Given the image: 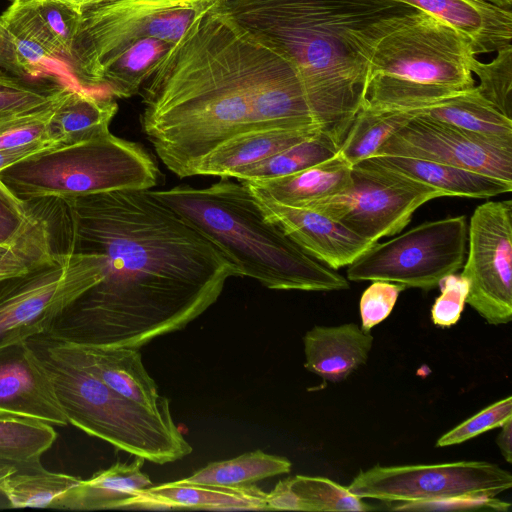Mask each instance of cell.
<instances>
[{"mask_svg": "<svg viewBox=\"0 0 512 512\" xmlns=\"http://www.w3.org/2000/svg\"><path fill=\"white\" fill-rule=\"evenodd\" d=\"M56 253H91L97 282L45 334L80 345L139 349L183 329L238 276L228 257L152 190L30 200Z\"/></svg>", "mask_w": 512, "mask_h": 512, "instance_id": "6da1fadb", "label": "cell"}, {"mask_svg": "<svg viewBox=\"0 0 512 512\" xmlns=\"http://www.w3.org/2000/svg\"><path fill=\"white\" fill-rule=\"evenodd\" d=\"M219 5L170 46L144 87L142 131L182 178L238 134L317 126L295 68Z\"/></svg>", "mask_w": 512, "mask_h": 512, "instance_id": "7a4b0ae2", "label": "cell"}, {"mask_svg": "<svg viewBox=\"0 0 512 512\" xmlns=\"http://www.w3.org/2000/svg\"><path fill=\"white\" fill-rule=\"evenodd\" d=\"M219 7L295 68L316 124L338 146L365 102L376 44L420 11L394 0H223Z\"/></svg>", "mask_w": 512, "mask_h": 512, "instance_id": "3957f363", "label": "cell"}, {"mask_svg": "<svg viewBox=\"0 0 512 512\" xmlns=\"http://www.w3.org/2000/svg\"><path fill=\"white\" fill-rule=\"evenodd\" d=\"M152 193L222 250L238 276L275 290L328 292L349 288L345 277L307 254L269 221L241 181L221 178L205 187L178 185Z\"/></svg>", "mask_w": 512, "mask_h": 512, "instance_id": "277c9868", "label": "cell"}, {"mask_svg": "<svg viewBox=\"0 0 512 512\" xmlns=\"http://www.w3.org/2000/svg\"><path fill=\"white\" fill-rule=\"evenodd\" d=\"M474 58L465 36L419 11L376 44L364 104L384 110H417L472 89Z\"/></svg>", "mask_w": 512, "mask_h": 512, "instance_id": "5b68a950", "label": "cell"}, {"mask_svg": "<svg viewBox=\"0 0 512 512\" xmlns=\"http://www.w3.org/2000/svg\"><path fill=\"white\" fill-rule=\"evenodd\" d=\"M28 343L49 377L68 423L134 457L163 465L191 454L171 411L133 402L60 353L45 335Z\"/></svg>", "mask_w": 512, "mask_h": 512, "instance_id": "8992f818", "label": "cell"}, {"mask_svg": "<svg viewBox=\"0 0 512 512\" xmlns=\"http://www.w3.org/2000/svg\"><path fill=\"white\" fill-rule=\"evenodd\" d=\"M158 177L155 161L141 145L111 132L41 150L0 171V181L22 202L147 190L158 183Z\"/></svg>", "mask_w": 512, "mask_h": 512, "instance_id": "52a82bcc", "label": "cell"}, {"mask_svg": "<svg viewBox=\"0 0 512 512\" xmlns=\"http://www.w3.org/2000/svg\"><path fill=\"white\" fill-rule=\"evenodd\" d=\"M223 0H112L81 15L68 63L81 88L99 91L104 69L135 42L176 43L198 18Z\"/></svg>", "mask_w": 512, "mask_h": 512, "instance_id": "ba28073f", "label": "cell"}, {"mask_svg": "<svg viewBox=\"0 0 512 512\" xmlns=\"http://www.w3.org/2000/svg\"><path fill=\"white\" fill-rule=\"evenodd\" d=\"M468 240L464 215L422 223L378 242L348 265L351 281H388L429 291L463 267Z\"/></svg>", "mask_w": 512, "mask_h": 512, "instance_id": "9c48e42d", "label": "cell"}, {"mask_svg": "<svg viewBox=\"0 0 512 512\" xmlns=\"http://www.w3.org/2000/svg\"><path fill=\"white\" fill-rule=\"evenodd\" d=\"M98 279L90 253H56L54 259L0 282V348L45 334Z\"/></svg>", "mask_w": 512, "mask_h": 512, "instance_id": "30bf717a", "label": "cell"}, {"mask_svg": "<svg viewBox=\"0 0 512 512\" xmlns=\"http://www.w3.org/2000/svg\"><path fill=\"white\" fill-rule=\"evenodd\" d=\"M445 196L367 158L352 166L351 182L344 191L304 208L319 211L357 235L378 242L384 236L400 233L421 205Z\"/></svg>", "mask_w": 512, "mask_h": 512, "instance_id": "8fae6325", "label": "cell"}, {"mask_svg": "<svg viewBox=\"0 0 512 512\" xmlns=\"http://www.w3.org/2000/svg\"><path fill=\"white\" fill-rule=\"evenodd\" d=\"M512 486V475L485 461L429 465H375L347 489L355 496L390 502L434 501L463 496L494 497Z\"/></svg>", "mask_w": 512, "mask_h": 512, "instance_id": "7c38bea8", "label": "cell"}, {"mask_svg": "<svg viewBox=\"0 0 512 512\" xmlns=\"http://www.w3.org/2000/svg\"><path fill=\"white\" fill-rule=\"evenodd\" d=\"M460 274L467 279L466 303L492 325L512 318V201L477 206L468 226Z\"/></svg>", "mask_w": 512, "mask_h": 512, "instance_id": "4fadbf2b", "label": "cell"}, {"mask_svg": "<svg viewBox=\"0 0 512 512\" xmlns=\"http://www.w3.org/2000/svg\"><path fill=\"white\" fill-rule=\"evenodd\" d=\"M378 155L435 161L512 182V145L419 116L392 134Z\"/></svg>", "mask_w": 512, "mask_h": 512, "instance_id": "5bb4252c", "label": "cell"}, {"mask_svg": "<svg viewBox=\"0 0 512 512\" xmlns=\"http://www.w3.org/2000/svg\"><path fill=\"white\" fill-rule=\"evenodd\" d=\"M248 188L269 221L280 227L307 254L333 270L348 266L377 243L357 235L319 211L283 205Z\"/></svg>", "mask_w": 512, "mask_h": 512, "instance_id": "9a60e30c", "label": "cell"}, {"mask_svg": "<svg viewBox=\"0 0 512 512\" xmlns=\"http://www.w3.org/2000/svg\"><path fill=\"white\" fill-rule=\"evenodd\" d=\"M0 416L32 418L59 427L69 424L27 340L0 348Z\"/></svg>", "mask_w": 512, "mask_h": 512, "instance_id": "2e32d148", "label": "cell"}, {"mask_svg": "<svg viewBox=\"0 0 512 512\" xmlns=\"http://www.w3.org/2000/svg\"><path fill=\"white\" fill-rule=\"evenodd\" d=\"M48 339L60 353L83 366L123 397L153 410H170L169 400L159 394L157 384L146 371L138 349L80 345Z\"/></svg>", "mask_w": 512, "mask_h": 512, "instance_id": "e0dca14e", "label": "cell"}, {"mask_svg": "<svg viewBox=\"0 0 512 512\" xmlns=\"http://www.w3.org/2000/svg\"><path fill=\"white\" fill-rule=\"evenodd\" d=\"M452 26L465 36L475 55L498 52L512 40V12L487 0H394Z\"/></svg>", "mask_w": 512, "mask_h": 512, "instance_id": "ac0fdd59", "label": "cell"}, {"mask_svg": "<svg viewBox=\"0 0 512 512\" xmlns=\"http://www.w3.org/2000/svg\"><path fill=\"white\" fill-rule=\"evenodd\" d=\"M267 492L251 484L222 486L174 482L143 489L126 509L173 510H265Z\"/></svg>", "mask_w": 512, "mask_h": 512, "instance_id": "d6986e66", "label": "cell"}, {"mask_svg": "<svg viewBox=\"0 0 512 512\" xmlns=\"http://www.w3.org/2000/svg\"><path fill=\"white\" fill-rule=\"evenodd\" d=\"M304 367L324 381L341 382L364 364L373 336L355 323L315 326L303 337Z\"/></svg>", "mask_w": 512, "mask_h": 512, "instance_id": "ffe728a7", "label": "cell"}, {"mask_svg": "<svg viewBox=\"0 0 512 512\" xmlns=\"http://www.w3.org/2000/svg\"><path fill=\"white\" fill-rule=\"evenodd\" d=\"M317 126L270 128L238 134L207 154L196 166L194 175L231 178L245 166L257 163L318 134Z\"/></svg>", "mask_w": 512, "mask_h": 512, "instance_id": "44dd1931", "label": "cell"}, {"mask_svg": "<svg viewBox=\"0 0 512 512\" xmlns=\"http://www.w3.org/2000/svg\"><path fill=\"white\" fill-rule=\"evenodd\" d=\"M380 167L428 185L450 197L489 198L512 190V182L467 169L407 156L369 157Z\"/></svg>", "mask_w": 512, "mask_h": 512, "instance_id": "7402d4cb", "label": "cell"}, {"mask_svg": "<svg viewBox=\"0 0 512 512\" xmlns=\"http://www.w3.org/2000/svg\"><path fill=\"white\" fill-rule=\"evenodd\" d=\"M118 111L113 96L72 87L56 106L48 122L53 148L70 146L108 132Z\"/></svg>", "mask_w": 512, "mask_h": 512, "instance_id": "603a6c76", "label": "cell"}, {"mask_svg": "<svg viewBox=\"0 0 512 512\" xmlns=\"http://www.w3.org/2000/svg\"><path fill=\"white\" fill-rule=\"evenodd\" d=\"M0 25L26 77L39 78L51 63L64 59L34 0H12L0 15Z\"/></svg>", "mask_w": 512, "mask_h": 512, "instance_id": "cb8c5ba5", "label": "cell"}, {"mask_svg": "<svg viewBox=\"0 0 512 512\" xmlns=\"http://www.w3.org/2000/svg\"><path fill=\"white\" fill-rule=\"evenodd\" d=\"M145 459L116 462L80 481L70 490L63 510L94 511L126 509L143 489L151 487L150 477L142 471Z\"/></svg>", "mask_w": 512, "mask_h": 512, "instance_id": "d4e9b609", "label": "cell"}, {"mask_svg": "<svg viewBox=\"0 0 512 512\" xmlns=\"http://www.w3.org/2000/svg\"><path fill=\"white\" fill-rule=\"evenodd\" d=\"M351 169L352 166L336 154L291 175L241 182L277 203L304 207L344 191L351 182Z\"/></svg>", "mask_w": 512, "mask_h": 512, "instance_id": "484cf974", "label": "cell"}, {"mask_svg": "<svg viewBox=\"0 0 512 512\" xmlns=\"http://www.w3.org/2000/svg\"><path fill=\"white\" fill-rule=\"evenodd\" d=\"M268 511H372L376 510L355 496L347 487L324 478L295 475L278 481L267 493Z\"/></svg>", "mask_w": 512, "mask_h": 512, "instance_id": "4316f807", "label": "cell"}, {"mask_svg": "<svg viewBox=\"0 0 512 512\" xmlns=\"http://www.w3.org/2000/svg\"><path fill=\"white\" fill-rule=\"evenodd\" d=\"M408 112L512 145V119L485 100L476 87Z\"/></svg>", "mask_w": 512, "mask_h": 512, "instance_id": "83f0119b", "label": "cell"}, {"mask_svg": "<svg viewBox=\"0 0 512 512\" xmlns=\"http://www.w3.org/2000/svg\"><path fill=\"white\" fill-rule=\"evenodd\" d=\"M170 46L154 38L135 42L104 69L97 89L118 98H129L137 94Z\"/></svg>", "mask_w": 512, "mask_h": 512, "instance_id": "f1b7e54d", "label": "cell"}, {"mask_svg": "<svg viewBox=\"0 0 512 512\" xmlns=\"http://www.w3.org/2000/svg\"><path fill=\"white\" fill-rule=\"evenodd\" d=\"M292 463L282 456L257 449L235 458L210 462L192 475L180 479L184 483L245 486L265 478L289 473Z\"/></svg>", "mask_w": 512, "mask_h": 512, "instance_id": "f546056e", "label": "cell"}, {"mask_svg": "<svg viewBox=\"0 0 512 512\" xmlns=\"http://www.w3.org/2000/svg\"><path fill=\"white\" fill-rule=\"evenodd\" d=\"M412 118L408 111L376 109L364 104L352 120L337 155L351 166L372 157Z\"/></svg>", "mask_w": 512, "mask_h": 512, "instance_id": "4dcf8cb0", "label": "cell"}, {"mask_svg": "<svg viewBox=\"0 0 512 512\" xmlns=\"http://www.w3.org/2000/svg\"><path fill=\"white\" fill-rule=\"evenodd\" d=\"M57 433L41 420L0 416V459L22 471L43 469L42 455L53 445Z\"/></svg>", "mask_w": 512, "mask_h": 512, "instance_id": "1f68e13d", "label": "cell"}, {"mask_svg": "<svg viewBox=\"0 0 512 512\" xmlns=\"http://www.w3.org/2000/svg\"><path fill=\"white\" fill-rule=\"evenodd\" d=\"M81 478L40 469L17 470L2 483L9 508L63 509L70 490Z\"/></svg>", "mask_w": 512, "mask_h": 512, "instance_id": "d6a6232c", "label": "cell"}, {"mask_svg": "<svg viewBox=\"0 0 512 512\" xmlns=\"http://www.w3.org/2000/svg\"><path fill=\"white\" fill-rule=\"evenodd\" d=\"M27 222L10 243L0 245V280L25 274L52 261L56 255L46 220L24 202Z\"/></svg>", "mask_w": 512, "mask_h": 512, "instance_id": "836d02e7", "label": "cell"}, {"mask_svg": "<svg viewBox=\"0 0 512 512\" xmlns=\"http://www.w3.org/2000/svg\"><path fill=\"white\" fill-rule=\"evenodd\" d=\"M338 148L330 137L319 132L267 159L236 170L231 178L256 181L291 175L333 158Z\"/></svg>", "mask_w": 512, "mask_h": 512, "instance_id": "e575fe53", "label": "cell"}, {"mask_svg": "<svg viewBox=\"0 0 512 512\" xmlns=\"http://www.w3.org/2000/svg\"><path fill=\"white\" fill-rule=\"evenodd\" d=\"M71 88L55 76L23 78L0 69V122L49 106Z\"/></svg>", "mask_w": 512, "mask_h": 512, "instance_id": "d590c367", "label": "cell"}, {"mask_svg": "<svg viewBox=\"0 0 512 512\" xmlns=\"http://www.w3.org/2000/svg\"><path fill=\"white\" fill-rule=\"evenodd\" d=\"M471 71L480 80L479 86H475L478 93L512 119V45L498 51L497 57L487 64L475 57Z\"/></svg>", "mask_w": 512, "mask_h": 512, "instance_id": "8d00e7d4", "label": "cell"}, {"mask_svg": "<svg viewBox=\"0 0 512 512\" xmlns=\"http://www.w3.org/2000/svg\"><path fill=\"white\" fill-rule=\"evenodd\" d=\"M61 99L42 109L0 122V151L39 143L52 145L48 135V122Z\"/></svg>", "mask_w": 512, "mask_h": 512, "instance_id": "74e56055", "label": "cell"}, {"mask_svg": "<svg viewBox=\"0 0 512 512\" xmlns=\"http://www.w3.org/2000/svg\"><path fill=\"white\" fill-rule=\"evenodd\" d=\"M510 418H512V398L508 396L446 432L437 440L436 446L460 444L491 429L501 427Z\"/></svg>", "mask_w": 512, "mask_h": 512, "instance_id": "f35d334b", "label": "cell"}, {"mask_svg": "<svg viewBox=\"0 0 512 512\" xmlns=\"http://www.w3.org/2000/svg\"><path fill=\"white\" fill-rule=\"evenodd\" d=\"M37 11L68 61L82 13L60 0H34Z\"/></svg>", "mask_w": 512, "mask_h": 512, "instance_id": "ab89813d", "label": "cell"}, {"mask_svg": "<svg viewBox=\"0 0 512 512\" xmlns=\"http://www.w3.org/2000/svg\"><path fill=\"white\" fill-rule=\"evenodd\" d=\"M406 287L388 281H373L363 292L360 299V316L362 330L370 332L371 328L385 320Z\"/></svg>", "mask_w": 512, "mask_h": 512, "instance_id": "60d3db41", "label": "cell"}, {"mask_svg": "<svg viewBox=\"0 0 512 512\" xmlns=\"http://www.w3.org/2000/svg\"><path fill=\"white\" fill-rule=\"evenodd\" d=\"M439 285L441 294L431 308V319L437 326L450 327L456 324L461 317L469 284L467 279L454 273L443 278Z\"/></svg>", "mask_w": 512, "mask_h": 512, "instance_id": "b9f144b4", "label": "cell"}, {"mask_svg": "<svg viewBox=\"0 0 512 512\" xmlns=\"http://www.w3.org/2000/svg\"><path fill=\"white\" fill-rule=\"evenodd\" d=\"M394 511H508L511 504L490 496H463L434 501L386 503Z\"/></svg>", "mask_w": 512, "mask_h": 512, "instance_id": "7bdbcfd3", "label": "cell"}, {"mask_svg": "<svg viewBox=\"0 0 512 512\" xmlns=\"http://www.w3.org/2000/svg\"><path fill=\"white\" fill-rule=\"evenodd\" d=\"M28 219L24 202L18 200L0 181V245L12 242Z\"/></svg>", "mask_w": 512, "mask_h": 512, "instance_id": "ee69618b", "label": "cell"}, {"mask_svg": "<svg viewBox=\"0 0 512 512\" xmlns=\"http://www.w3.org/2000/svg\"><path fill=\"white\" fill-rule=\"evenodd\" d=\"M0 69L18 77H26L22 70L14 49L0 25Z\"/></svg>", "mask_w": 512, "mask_h": 512, "instance_id": "f6af8a7d", "label": "cell"}, {"mask_svg": "<svg viewBox=\"0 0 512 512\" xmlns=\"http://www.w3.org/2000/svg\"><path fill=\"white\" fill-rule=\"evenodd\" d=\"M53 148L49 143H39L20 149L0 151V171L41 150Z\"/></svg>", "mask_w": 512, "mask_h": 512, "instance_id": "bcb514c9", "label": "cell"}, {"mask_svg": "<svg viewBox=\"0 0 512 512\" xmlns=\"http://www.w3.org/2000/svg\"><path fill=\"white\" fill-rule=\"evenodd\" d=\"M501 432L496 438V444L499 447L502 456L508 462H512L511 442H512V418L508 419L502 426Z\"/></svg>", "mask_w": 512, "mask_h": 512, "instance_id": "7dc6e473", "label": "cell"}, {"mask_svg": "<svg viewBox=\"0 0 512 512\" xmlns=\"http://www.w3.org/2000/svg\"><path fill=\"white\" fill-rule=\"evenodd\" d=\"M19 470L17 466L12 464L11 462L0 459V508L9 507L8 501L5 498L1 486L6 477Z\"/></svg>", "mask_w": 512, "mask_h": 512, "instance_id": "c3c4849f", "label": "cell"}, {"mask_svg": "<svg viewBox=\"0 0 512 512\" xmlns=\"http://www.w3.org/2000/svg\"><path fill=\"white\" fill-rule=\"evenodd\" d=\"M67 5L74 8L79 13H83L84 11L95 7L97 5L110 2L112 0H60Z\"/></svg>", "mask_w": 512, "mask_h": 512, "instance_id": "681fc988", "label": "cell"}, {"mask_svg": "<svg viewBox=\"0 0 512 512\" xmlns=\"http://www.w3.org/2000/svg\"><path fill=\"white\" fill-rule=\"evenodd\" d=\"M3 281V280H0V282Z\"/></svg>", "mask_w": 512, "mask_h": 512, "instance_id": "f907efd6", "label": "cell"}]
</instances>
